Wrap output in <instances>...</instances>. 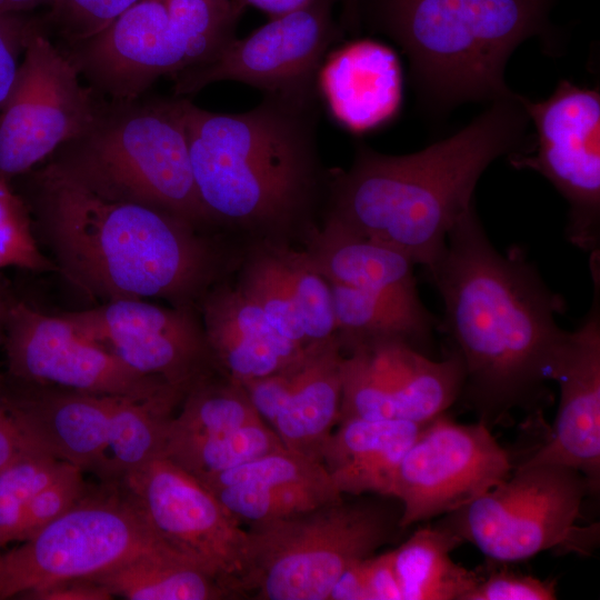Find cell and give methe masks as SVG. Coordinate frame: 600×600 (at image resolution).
I'll return each instance as SVG.
<instances>
[{"label": "cell", "mask_w": 600, "mask_h": 600, "mask_svg": "<svg viewBox=\"0 0 600 600\" xmlns=\"http://www.w3.org/2000/svg\"><path fill=\"white\" fill-rule=\"evenodd\" d=\"M427 270L443 301V328L463 363L461 396L480 420L489 427L540 398L568 333L556 321L566 307L523 252H499L473 206Z\"/></svg>", "instance_id": "1"}, {"label": "cell", "mask_w": 600, "mask_h": 600, "mask_svg": "<svg viewBox=\"0 0 600 600\" xmlns=\"http://www.w3.org/2000/svg\"><path fill=\"white\" fill-rule=\"evenodd\" d=\"M34 182L39 218L61 269L106 301L161 298L199 309L242 259L243 249L160 209L101 194L53 160Z\"/></svg>", "instance_id": "2"}, {"label": "cell", "mask_w": 600, "mask_h": 600, "mask_svg": "<svg viewBox=\"0 0 600 600\" xmlns=\"http://www.w3.org/2000/svg\"><path fill=\"white\" fill-rule=\"evenodd\" d=\"M178 98L196 188L212 224L250 240L302 236L328 187L318 147L320 98L267 94L238 113Z\"/></svg>", "instance_id": "3"}, {"label": "cell", "mask_w": 600, "mask_h": 600, "mask_svg": "<svg viewBox=\"0 0 600 600\" xmlns=\"http://www.w3.org/2000/svg\"><path fill=\"white\" fill-rule=\"evenodd\" d=\"M520 97L492 101L467 127L414 153L384 154L359 144L349 169L329 172L327 214L429 268L474 206L483 171L501 156L528 151Z\"/></svg>", "instance_id": "4"}, {"label": "cell", "mask_w": 600, "mask_h": 600, "mask_svg": "<svg viewBox=\"0 0 600 600\" xmlns=\"http://www.w3.org/2000/svg\"><path fill=\"white\" fill-rule=\"evenodd\" d=\"M552 1L360 0L359 20L402 49L420 96L442 110L512 97L507 61L527 39H550Z\"/></svg>", "instance_id": "5"}, {"label": "cell", "mask_w": 600, "mask_h": 600, "mask_svg": "<svg viewBox=\"0 0 600 600\" xmlns=\"http://www.w3.org/2000/svg\"><path fill=\"white\" fill-rule=\"evenodd\" d=\"M139 99V98H138ZM112 100L53 159L93 190L213 226L193 179L179 98Z\"/></svg>", "instance_id": "6"}, {"label": "cell", "mask_w": 600, "mask_h": 600, "mask_svg": "<svg viewBox=\"0 0 600 600\" xmlns=\"http://www.w3.org/2000/svg\"><path fill=\"white\" fill-rule=\"evenodd\" d=\"M401 508L344 498L269 523L250 526L247 591L262 600H328L340 574L403 530Z\"/></svg>", "instance_id": "7"}, {"label": "cell", "mask_w": 600, "mask_h": 600, "mask_svg": "<svg viewBox=\"0 0 600 600\" xmlns=\"http://www.w3.org/2000/svg\"><path fill=\"white\" fill-rule=\"evenodd\" d=\"M589 492L586 478L571 468L518 464L507 479L439 524L500 564L549 550L588 554L599 537L598 524L578 526Z\"/></svg>", "instance_id": "8"}, {"label": "cell", "mask_w": 600, "mask_h": 600, "mask_svg": "<svg viewBox=\"0 0 600 600\" xmlns=\"http://www.w3.org/2000/svg\"><path fill=\"white\" fill-rule=\"evenodd\" d=\"M106 484L102 490L88 489L66 513L0 552V600L91 578L141 554L174 551L120 484Z\"/></svg>", "instance_id": "9"}, {"label": "cell", "mask_w": 600, "mask_h": 600, "mask_svg": "<svg viewBox=\"0 0 600 600\" xmlns=\"http://www.w3.org/2000/svg\"><path fill=\"white\" fill-rule=\"evenodd\" d=\"M117 483L164 543L214 579L229 596L247 591L248 530L193 476L160 456Z\"/></svg>", "instance_id": "10"}, {"label": "cell", "mask_w": 600, "mask_h": 600, "mask_svg": "<svg viewBox=\"0 0 600 600\" xmlns=\"http://www.w3.org/2000/svg\"><path fill=\"white\" fill-rule=\"evenodd\" d=\"M79 76L37 22L0 111V178L27 172L96 122L104 104Z\"/></svg>", "instance_id": "11"}, {"label": "cell", "mask_w": 600, "mask_h": 600, "mask_svg": "<svg viewBox=\"0 0 600 600\" xmlns=\"http://www.w3.org/2000/svg\"><path fill=\"white\" fill-rule=\"evenodd\" d=\"M337 0L308 6L236 38L212 60L173 76L176 97L191 96L219 81H237L264 96L317 98V76L328 52L343 38L334 20Z\"/></svg>", "instance_id": "12"}, {"label": "cell", "mask_w": 600, "mask_h": 600, "mask_svg": "<svg viewBox=\"0 0 600 600\" xmlns=\"http://www.w3.org/2000/svg\"><path fill=\"white\" fill-rule=\"evenodd\" d=\"M536 129L524 153L513 154L516 168L546 177L567 200L566 232L576 247L598 251L600 241V92L562 80L546 100L520 97Z\"/></svg>", "instance_id": "13"}, {"label": "cell", "mask_w": 600, "mask_h": 600, "mask_svg": "<svg viewBox=\"0 0 600 600\" xmlns=\"http://www.w3.org/2000/svg\"><path fill=\"white\" fill-rule=\"evenodd\" d=\"M510 454L484 421L460 423L446 413L426 423L402 458L391 490L400 526L453 512L507 479Z\"/></svg>", "instance_id": "14"}, {"label": "cell", "mask_w": 600, "mask_h": 600, "mask_svg": "<svg viewBox=\"0 0 600 600\" xmlns=\"http://www.w3.org/2000/svg\"><path fill=\"white\" fill-rule=\"evenodd\" d=\"M3 342L7 373L29 384L141 400L186 393L130 369L63 314H46L22 301L9 307Z\"/></svg>", "instance_id": "15"}, {"label": "cell", "mask_w": 600, "mask_h": 600, "mask_svg": "<svg viewBox=\"0 0 600 600\" xmlns=\"http://www.w3.org/2000/svg\"><path fill=\"white\" fill-rule=\"evenodd\" d=\"M339 420H404L426 424L460 398L464 369L454 350L432 360L401 340L358 346L343 353Z\"/></svg>", "instance_id": "16"}, {"label": "cell", "mask_w": 600, "mask_h": 600, "mask_svg": "<svg viewBox=\"0 0 600 600\" xmlns=\"http://www.w3.org/2000/svg\"><path fill=\"white\" fill-rule=\"evenodd\" d=\"M63 316L130 369L186 393L217 372L198 309L118 299Z\"/></svg>", "instance_id": "17"}, {"label": "cell", "mask_w": 600, "mask_h": 600, "mask_svg": "<svg viewBox=\"0 0 600 600\" xmlns=\"http://www.w3.org/2000/svg\"><path fill=\"white\" fill-rule=\"evenodd\" d=\"M594 299L586 319L569 331L551 366L560 401L549 438L519 464H558L580 472L594 493L600 483L599 261L591 257Z\"/></svg>", "instance_id": "18"}, {"label": "cell", "mask_w": 600, "mask_h": 600, "mask_svg": "<svg viewBox=\"0 0 600 600\" xmlns=\"http://www.w3.org/2000/svg\"><path fill=\"white\" fill-rule=\"evenodd\" d=\"M198 481L241 523L250 526L287 519L343 498L319 460L288 448Z\"/></svg>", "instance_id": "19"}, {"label": "cell", "mask_w": 600, "mask_h": 600, "mask_svg": "<svg viewBox=\"0 0 600 600\" xmlns=\"http://www.w3.org/2000/svg\"><path fill=\"white\" fill-rule=\"evenodd\" d=\"M317 91L342 129L363 134L394 120L403 100V74L397 52L362 38L333 47L319 69Z\"/></svg>", "instance_id": "20"}, {"label": "cell", "mask_w": 600, "mask_h": 600, "mask_svg": "<svg viewBox=\"0 0 600 600\" xmlns=\"http://www.w3.org/2000/svg\"><path fill=\"white\" fill-rule=\"evenodd\" d=\"M304 250L329 283L374 296L411 317L437 324L420 300L414 262L402 251L359 234L327 214L321 227L310 224Z\"/></svg>", "instance_id": "21"}, {"label": "cell", "mask_w": 600, "mask_h": 600, "mask_svg": "<svg viewBox=\"0 0 600 600\" xmlns=\"http://www.w3.org/2000/svg\"><path fill=\"white\" fill-rule=\"evenodd\" d=\"M199 311L216 371L239 383L283 369L306 348L278 332L227 279L203 296Z\"/></svg>", "instance_id": "22"}, {"label": "cell", "mask_w": 600, "mask_h": 600, "mask_svg": "<svg viewBox=\"0 0 600 600\" xmlns=\"http://www.w3.org/2000/svg\"><path fill=\"white\" fill-rule=\"evenodd\" d=\"M423 426L391 419L340 420L322 446L320 462L343 497H391L398 467Z\"/></svg>", "instance_id": "23"}, {"label": "cell", "mask_w": 600, "mask_h": 600, "mask_svg": "<svg viewBox=\"0 0 600 600\" xmlns=\"http://www.w3.org/2000/svg\"><path fill=\"white\" fill-rule=\"evenodd\" d=\"M343 352L337 336L310 342L293 364L289 396L271 428L289 450L320 461L339 420Z\"/></svg>", "instance_id": "24"}, {"label": "cell", "mask_w": 600, "mask_h": 600, "mask_svg": "<svg viewBox=\"0 0 600 600\" xmlns=\"http://www.w3.org/2000/svg\"><path fill=\"white\" fill-rule=\"evenodd\" d=\"M22 383L36 443L61 461L96 472L106 447L111 396Z\"/></svg>", "instance_id": "25"}, {"label": "cell", "mask_w": 600, "mask_h": 600, "mask_svg": "<svg viewBox=\"0 0 600 600\" xmlns=\"http://www.w3.org/2000/svg\"><path fill=\"white\" fill-rule=\"evenodd\" d=\"M184 396L179 391L148 400L111 396L106 447L94 473L106 483H117L163 456L173 409Z\"/></svg>", "instance_id": "26"}, {"label": "cell", "mask_w": 600, "mask_h": 600, "mask_svg": "<svg viewBox=\"0 0 600 600\" xmlns=\"http://www.w3.org/2000/svg\"><path fill=\"white\" fill-rule=\"evenodd\" d=\"M462 541L441 524L414 531L393 551L402 600H463L481 578L451 559Z\"/></svg>", "instance_id": "27"}, {"label": "cell", "mask_w": 600, "mask_h": 600, "mask_svg": "<svg viewBox=\"0 0 600 600\" xmlns=\"http://www.w3.org/2000/svg\"><path fill=\"white\" fill-rule=\"evenodd\" d=\"M129 600H216L230 597L209 574L174 551L138 556L89 578Z\"/></svg>", "instance_id": "28"}, {"label": "cell", "mask_w": 600, "mask_h": 600, "mask_svg": "<svg viewBox=\"0 0 600 600\" xmlns=\"http://www.w3.org/2000/svg\"><path fill=\"white\" fill-rule=\"evenodd\" d=\"M336 336L343 353L366 343L401 340L420 350L429 343L436 324L422 322L394 306L360 290L329 283Z\"/></svg>", "instance_id": "29"}, {"label": "cell", "mask_w": 600, "mask_h": 600, "mask_svg": "<svg viewBox=\"0 0 600 600\" xmlns=\"http://www.w3.org/2000/svg\"><path fill=\"white\" fill-rule=\"evenodd\" d=\"M286 448L263 420L224 432L168 433L163 456L200 480Z\"/></svg>", "instance_id": "30"}, {"label": "cell", "mask_w": 600, "mask_h": 600, "mask_svg": "<svg viewBox=\"0 0 600 600\" xmlns=\"http://www.w3.org/2000/svg\"><path fill=\"white\" fill-rule=\"evenodd\" d=\"M171 418L168 433L203 436L261 421L244 387L218 372L198 380Z\"/></svg>", "instance_id": "31"}, {"label": "cell", "mask_w": 600, "mask_h": 600, "mask_svg": "<svg viewBox=\"0 0 600 600\" xmlns=\"http://www.w3.org/2000/svg\"><path fill=\"white\" fill-rule=\"evenodd\" d=\"M236 287L282 336L307 346L304 329L268 239L250 240L243 248Z\"/></svg>", "instance_id": "32"}, {"label": "cell", "mask_w": 600, "mask_h": 600, "mask_svg": "<svg viewBox=\"0 0 600 600\" xmlns=\"http://www.w3.org/2000/svg\"><path fill=\"white\" fill-rule=\"evenodd\" d=\"M309 342L336 334L332 292L308 252L289 241L268 239Z\"/></svg>", "instance_id": "33"}, {"label": "cell", "mask_w": 600, "mask_h": 600, "mask_svg": "<svg viewBox=\"0 0 600 600\" xmlns=\"http://www.w3.org/2000/svg\"><path fill=\"white\" fill-rule=\"evenodd\" d=\"M50 453L28 452L0 470V547L13 536L31 499L66 466Z\"/></svg>", "instance_id": "34"}, {"label": "cell", "mask_w": 600, "mask_h": 600, "mask_svg": "<svg viewBox=\"0 0 600 600\" xmlns=\"http://www.w3.org/2000/svg\"><path fill=\"white\" fill-rule=\"evenodd\" d=\"M7 267L38 272L59 269L40 251L24 202L10 181L0 178V269Z\"/></svg>", "instance_id": "35"}, {"label": "cell", "mask_w": 600, "mask_h": 600, "mask_svg": "<svg viewBox=\"0 0 600 600\" xmlns=\"http://www.w3.org/2000/svg\"><path fill=\"white\" fill-rule=\"evenodd\" d=\"M82 470L66 463L26 508L13 541H23L70 510L88 491Z\"/></svg>", "instance_id": "36"}, {"label": "cell", "mask_w": 600, "mask_h": 600, "mask_svg": "<svg viewBox=\"0 0 600 600\" xmlns=\"http://www.w3.org/2000/svg\"><path fill=\"white\" fill-rule=\"evenodd\" d=\"M139 1L53 0L49 19L72 46L101 32Z\"/></svg>", "instance_id": "37"}, {"label": "cell", "mask_w": 600, "mask_h": 600, "mask_svg": "<svg viewBox=\"0 0 600 600\" xmlns=\"http://www.w3.org/2000/svg\"><path fill=\"white\" fill-rule=\"evenodd\" d=\"M37 450L42 449L28 428L24 386L8 373H0V470L17 458Z\"/></svg>", "instance_id": "38"}, {"label": "cell", "mask_w": 600, "mask_h": 600, "mask_svg": "<svg viewBox=\"0 0 600 600\" xmlns=\"http://www.w3.org/2000/svg\"><path fill=\"white\" fill-rule=\"evenodd\" d=\"M556 581L508 569L493 568L482 573L463 600H553Z\"/></svg>", "instance_id": "39"}, {"label": "cell", "mask_w": 600, "mask_h": 600, "mask_svg": "<svg viewBox=\"0 0 600 600\" xmlns=\"http://www.w3.org/2000/svg\"><path fill=\"white\" fill-rule=\"evenodd\" d=\"M36 24L22 13L0 11V111L16 80L20 54Z\"/></svg>", "instance_id": "40"}, {"label": "cell", "mask_w": 600, "mask_h": 600, "mask_svg": "<svg viewBox=\"0 0 600 600\" xmlns=\"http://www.w3.org/2000/svg\"><path fill=\"white\" fill-rule=\"evenodd\" d=\"M366 571L370 600H402L392 550L369 557Z\"/></svg>", "instance_id": "41"}, {"label": "cell", "mask_w": 600, "mask_h": 600, "mask_svg": "<svg viewBox=\"0 0 600 600\" xmlns=\"http://www.w3.org/2000/svg\"><path fill=\"white\" fill-rule=\"evenodd\" d=\"M113 596L102 584L89 579H72L33 591L29 600H110Z\"/></svg>", "instance_id": "42"}, {"label": "cell", "mask_w": 600, "mask_h": 600, "mask_svg": "<svg viewBox=\"0 0 600 600\" xmlns=\"http://www.w3.org/2000/svg\"><path fill=\"white\" fill-rule=\"evenodd\" d=\"M367 559L352 563L340 574L331 588L328 600H370Z\"/></svg>", "instance_id": "43"}, {"label": "cell", "mask_w": 600, "mask_h": 600, "mask_svg": "<svg viewBox=\"0 0 600 600\" xmlns=\"http://www.w3.org/2000/svg\"><path fill=\"white\" fill-rule=\"evenodd\" d=\"M313 0H232L234 8L243 12L247 7L256 8L269 18L280 17L308 6Z\"/></svg>", "instance_id": "44"}, {"label": "cell", "mask_w": 600, "mask_h": 600, "mask_svg": "<svg viewBox=\"0 0 600 600\" xmlns=\"http://www.w3.org/2000/svg\"><path fill=\"white\" fill-rule=\"evenodd\" d=\"M342 6V23L350 31L358 30L360 26L359 20V2L360 0H337Z\"/></svg>", "instance_id": "45"}, {"label": "cell", "mask_w": 600, "mask_h": 600, "mask_svg": "<svg viewBox=\"0 0 600 600\" xmlns=\"http://www.w3.org/2000/svg\"><path fill=\"white\" fill-rule=\"evenodd\" d=\"M53 0H0V11L22 13L44 3L51 4Z\"/></svg>", "instance_id": "46"}, {"label": "cell", "mask_w": 600, "mask_h": 600, "mask_svg": "<svg viewBox=\"0 0 600 600\" xmlns=\"http://www.w3.org/2000/svg\"><path fill=\"white\" fill-rule=\"evenodd\" d=\"M11 302L12 300H10L7 293L0 288V340L3 339L6 319Z\"/></svg>", "instance_id": "47"}]
</instances>
